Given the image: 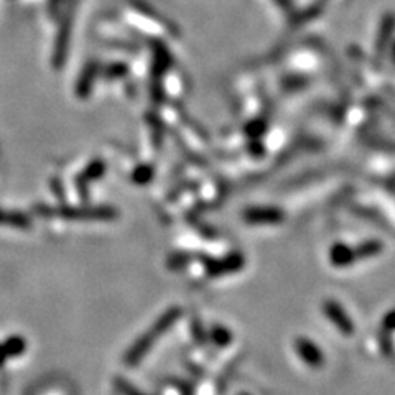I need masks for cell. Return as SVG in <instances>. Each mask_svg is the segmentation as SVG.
<instances>
[{"instance_id":"obj_1","label":"cell","mask_w":395,"mask_h":395,"mask_svg":"<svg viewBox=\"0 0 395 395\" xmlns=\"http://www.w3.org/2000/svg\"><path fill=\"white\" fill-rule=\"evenodd\" d=\"M178 316H180V312H178V310H170V312L163 315L162 318L158 320L145 335H142L140 338L137 339L135 344L127 351V354H125V362H127L129 366L139 364V362L145 357L147 352L154 347L157 339H160L162 336L172 328V325H175Z\"/></svg>"},{"instance_id":"obj_2","label":"cell","mask_w":395,"mask_h":395,"mask_svg":"<svg viewBox=\"0 0 395 395\" xmlns=\"http://www.w3.org/2000/svg\"><path fill=\"white\" fill-rule=\"evenodd\" d=\"M297 352L302 359L310 366L323 364V352L318 346H315L310 339H297Z\"/></svg>"},{"instance_id":"obj_3","label":"cell","mask_w":395,"mask_h":395,"mask_svg":"<svg viewBox=\"0 0 395 395\" xmlns=\"http://www.w3.org/2000/svg\"><path fill=\"white\" fill-rule=\"evenodd\" d=\"M326 315H328V318L333 321V325L338 328L339 333L342 335H346V336H349L352 335V323H351V320L347 318L346 313L342 312V310L338 307V305H333V303H328L326 305Z\"/></svg>"},{"instance_id":"obj_4","label":"cell","mask_w":395,"mask_h":395,"mask_svg":"<svg viewBox=\"0 0 395 395\" xmlns=\"http://www.w3.org/2000/svg\"><path fill=\"white\" fill-rule=\"evenodd\" d=\"M211 336H213V339L218 342V344H221V346L229 344V341H231L229 331L228 330H223V328L213 330V333H211Z\"/></svg>"},{"instance_id":"obj_5","label":"cell","mask_w":395,"mask_h":395,"mask_svg":"<svg viewBox=\"0 0 395 395\" xmlns=\"http://www.w3.org/2000/svg\"><path fill=\"white\" fill-rule=\"evenodd\" d=\"M119 387H120V389H122V391H124L125 394H127V395H142L140 392H137L134 387H130V386H127V384H125V382H122V381H120V384H119Z\"/></svg>"}]
</instances>
